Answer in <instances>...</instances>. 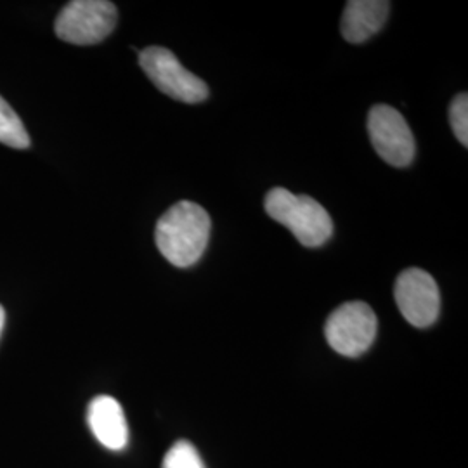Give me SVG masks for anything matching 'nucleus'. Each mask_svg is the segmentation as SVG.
<instances>
[{
  "label": "nucleus",
  "instance_id": "1",
  "mask_svg": "<svg viewBox=\"0 0 468 468\" xmlns=\"http://www.w3.org/2000/svg\"><path fill=\"white\" fill-rule=\"evenodd\" d=\"M212 220L207 210L193 201H179L160 218L154 239L162 255L176 268H191L207 250Z\"/></svg>",
  "mask_w": 468,
  "mask_h": 468
},
{
  "label": "nucleus",
  "instance_id": "2",
  "mask_svg": "<svg viewBox=\"0 0 468 468\" xmlns=\"http://www.w3.org/2000/svg\"><path fill=\"white\" fill-rule=\"evenodd\" d=\"M271 218L288 228L303 247L316 249L334 234V220L319 201L293 195L284 187L271 189L264 201Z\"/></svg>",
  "mask_w": 468,
  "mask_h": 468
},
{
  "label": "nucleus",
  "instance_id": "3",
  "mask_svg": "<svg viewBox=\"0 0 468 468\" xmlns=\"http://www.w3.org/2000/svg\"><path fill=\"white\" fill-rule=\"evenodd\" d=\"M115 4L106 0L68 2L56 17V35L73 46H94L102 42L117 27Z\"/></svg>",
  "mask_w": 468,
  "mask_h": 468
},
{
  "label": "nucleus",
  "instance_id": "4",
  "mask_svg": "<svg viewBox=\"0 0 468 468\" xmlns=\"http://www.w3.org/2000/svg\"><path fill=\"white\" fill-rule=\"evenodd\" d=\"M139 65L158 90L172 100L197 104L208 98V85L187 71L172 50L151 46L139 52Z\"/></svg>",
  "mask_w": 468,
  "mask_h": 468
},
{
  "label": "nucleus",
  "instance_id": "5",
  "mask_svg": "<svg viewBox=\"0 0 468 468\" xmlns=\"http://www.w3.org/2000/svg\"><path fill=\"white\" fill-rule=\"evenodd\" d=\"M378 321L365 302H347L335 309L326 321L324 335L335 352L357 357L368 351L375 342Z\"/></svg>",
  "mask_w": 468,
  "mask_h": 468
},
{
  "label": "nucleus",
  "instance_id": "6",
  "mask_svg": "<svg viewBox=\"0 0 468 468\" xmlns=\"http://www.w3.org/2000/svg\"><path fill=\"white\" fill-rule=\"evenodd\" d=\"M368 133L371 144L378 156L388 165L406 167L415 158V137L401 113L388 106L377 104L368 117Z\"/></svg>",
  "mask_w": 468,
  "mask_h": 468
},
{
  "label": "nucleus",
  "instance_id": "7",
  "mask_svg": "<svg viewBox=\"0 0 468 468\" xmlns=\"http://www.w3.org/2000/svg\"><path fill=\"white\" fill-rule=\"evenodd\" d=\"M402 318L417 328L432 326L441 311V295L434 278L423 269L402 271L394 288Z\"/></svg>",
  "mask_w": 468,
  "mask_h": 468
},
{
  "label": "nucleus",
  "instance_id": "8",
  "mask_svg": "<svg viewBox=\"0 0 468 468\" xmlns=\"http://www.w3.org/2000/svg\"><path fill=\"white\" fill-rule=\"evenodd\" d=\"M87 423L94 437L112 452H122L129 442V427L120 402L112 396H98L87 408Z\"/></svg>",
  "mask_w": 468,
  "mask_h": 468
},
{
  "label": "nucleus",
  "instance_id": "9",
  "mask_svg": "<svg viewBox=\"0 0 468 468\" xmlns=\"http://www.w3.org/2000/svg\"><path fill=\"white\" fill-rule=\"evenodd\" d=\"M390 13V2L385 0H351L346 5L340 30L347 42L361 44L378 34Z\"/></svg>",
  "mask_w": 468,
  "mask_h": 468
},
{
  "label": "nucleus",
  "instance_id": "10",
  "mask_svg": "<svg viewBox=\"0 0 468 468\" xmlns=\"http://www.w3.org/2000/svg\"><path fill=\"white\" fill-rule=\"evenodd\" d=\"M0 143L15 150H27L30 146V135L27 133L23 122L2 96H0Z\"/></svg>",
  "mask_w": 468,
  "mask_h": 468
},
{
  "label": "nucleus",
  "instance_id": "11",
  "mask_svg": "<svg viewBox=\"0 0 468 468\" xmlns=\"http://www.w3.org/2000/svg\"><path fill=\"white\" fill-rule=\"evenodd\" d=\"M162 468H205V463L191 442L179 441L168 450Z\"/></svg>",
  "mask_w": 468,
  "mask_h": 468
},
{
  "label": "nucleus",
  "instance_id": "12",
  "mask_svg": "<svg viewBox=\"0 0 468 468\" xmlns=\"http://www.w3.org/2000/svg\"><path fill=\"white\" fill-rule=\"evenodd\" d=\"M450 120H452V131L458 137V141L467 148L468 144V96L458 94L452 102L450 108Z\"/></svg>",
  "mask_w": 468,
  "mask_h": 468
},
{
  "label": "nucleus",
  "instance_id": "13",
  "mask_svg": "<svg viewBox=\"0 0 468 468\" xmlns=\"http://www.w3.org/2000/svg\"><path fill=\"white\" fill-rule=\"evenodd\" d=\"M4 323H5V313H4V307L0 305V335H2V330H4Z\"/></svg>",
  "mask_w": 468,
  "mask_h": 468
}]
</instances>
